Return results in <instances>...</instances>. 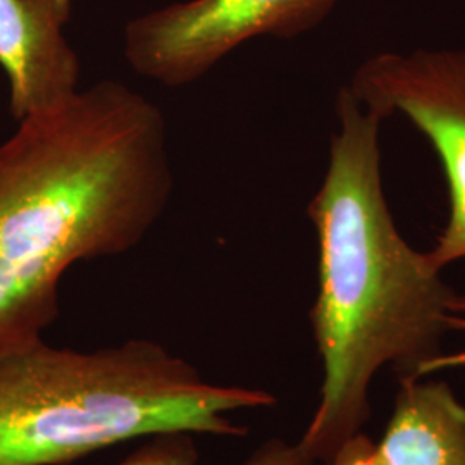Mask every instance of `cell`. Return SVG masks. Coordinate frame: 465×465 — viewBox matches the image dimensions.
Listing matches in <instances>:
<instances>
[{
  "mask_svg": "<svg viewBox=\"0 0 465 465\" xmlns=\"http://www.w3.org/2000/svg\"><path fill=\"white\" fill-rule=\"evenodd\" d=\"M334 107L330 163L307 209L319 247L309 317L322 381L299 445L319 465L362 431L381 369L417 380L443 353L457 297L428 253L412 249L393 221L382 188L381 117L347 84Z\"/></svg>",
  "mask_w": 465,
  "mask_h": 465,
  "instance_id": "2",
  "label": "cell"
},
{
  "mask_svg": "<svg viewBox=\"0 0 465 465\" xmlns=\"http://www.w3.org/2000/svg\"><path fill=\"white\" fill-rule=\"evenodd\" d=\"M353 97L382 121L405 117L428 138L449 186V221L428 250L438 271L465 259V49L380 52L355 69ZM465 314V297L451 302Z\"/></svg>",
  "mask_w": 465,
  "mask_h": 465,
  "instance_id": "4",
  "label": "cell"
},
{
  "mask_svg": "<svg viewBox=\"0 0 465 465\" xmlns=\"http://www.w3.org/2000/svg\"><path fill=\"white\" fill-rule=\"evenodd\" d=\"M321 465H465V407L441 380H399L381 440L357 432Z\"/></svg>",
  "mask_w": 465,
  "mask_h": 465,
  "instance_id": "7",
  "label": "cell"
},
{
  "mask_svg": "<svg viewBox=\"0 0 465 465\" xmlns=\"http://www.w3.org/2000/svg\"><path fill=\"white\" fill-rule=\"evenodd\" d=\"M71 13L73 0H0V67L17 123L80 90V57L64 35Z\"/></svg>",
  "mask_w": 465,
  "mask_h": 465,
  "instance_id": "6",
  "label": "cell"
},
{
  "mask_svg": "<svg viewBox=\"0 0 465 465\" xmlns=\"http://www.w3.org/2000/svg\"><path fill=\"white\" fill-rule=\"evenodd\" d=\"M195 434L166 432L147 438L116 465H200ZM240 465H319L302 450L299 441L271 438L250 453Z\"/></svg>",
  "mask_w": 465,
  "mask_h": 465,
  "instance_id": "8",
  "label": "cell"
},
{
  "mask_svg": "<svg viewBox=\"0 0 465 465\" xmlns=\"http://www.w3.org/2000/svg\"><path fill=\"white\" fill-rule=\"evenodd\" d=\"M274 403L145 338L95 350L40 340L0 357V465H64L166 432L238 438L236 414Z\"/></svg>",
  "mask_w": 465,
  "mask_h": 465,
  "instance_id": "3",
  "label": "cell"
},
{
  "mask_svg": "<svg viewBox=\"0 0 465 465\" xmlns=\"http://www.w3.org/2000/svg\"><path fill=\"white\" fill-rule=\"evenodd\" d=\"M174 190L163 109L102 80L0 143V357L44 340L73 264L134 249Z\"/></svg>",
  "mask_w": 465,
  "mask_h": 465,
  "instance_id": "1",
  "label": "cell"
},
{
  "mask_svg": "<svg viewBox=\"0 0 465 465\" xmlns=\"http://www.w3.org/2000/svg\"><path fill=\"white\" fill-rule=\"evenodd\" d=\"M450 330H462L465 331L464 314H451L450 316ZM445 369H465V350L455 351V353H441L440 357L432 359L428 366L422 369V378L432 376Z\"/></svg>",
  "mask_w": 465,
  "mask_h": 465,
  "instance_id": "9",
  "label": "cell"
},
{
  "mask_svg": "<svg viewBox=\"0 0 465 465\" xmlns=\"http://www.w3.org/2000/svg\"><path fill=\"white\" fill-rule=\"evenodd\" d=\"M341 0H188L150 11L124 28V57L142 78L178 88L203 78L252 38H295Z\"/></svg>",
  "mask_w": 465,
  "mask_h": 465,
  "instance_id": "5",
  "label": "cell"
}]
</instances>
